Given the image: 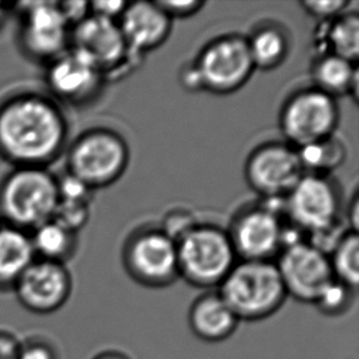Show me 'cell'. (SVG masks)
I'll return each instance as SVG.
<instances>
[{"label": "cell", "instance_id": "obj_5", "mask_svg": "<svg viewBox=\"0 0 359 359\" xmlns=\"http://www.w3.org/2000/svg\"><path fill=\"white\" fill-rule=\"evenodd\" d=\"M175 243L180 278L190 286L219 287L237 264L227 231L215 224H195Z\"/></svg>", "mask_w": 359, "mask_h": 359}, {"label": "cell", "instance_id": "obj_27", "mask_svg": "<svg viewBox=\"0 0 359 359\" xmlns=\"http://www.w3.org/2000/svg\"><path fill=\"white\" fill-rule=\"evenodd\" d=\"M90 219V205L59 201L53 219L65 229L79 233Z\"/></svg>", "mask_w": 359, "mask_h": 359}, {"label": "cell", "instance_id": "obj_36", "mask_svg": "<svg viewBox=\"0 0 359 359\" xmlns=\"http://www.w3.org/2000/svg\"><path fill=\"white\" fill-rule=\"evenodd\" d=\"M358 219H359V198L358 193L353 195L348 205V212H347V219H348V231L351 232H357L358 233Z\"/></svg>", "mask_w": 359, "mask_h": 359}, {"label": "cell", "instance_id": "obj_16", "mask_svg": "<svg viewBox=\"0 0 359 359\" xmlns=\"http://www.w3.org/2000/svg\"><path fill=\"white\" fill-rule=\"evenodd\" d=\"M13 292L26 311L36 316H49L68 303L73 293V277L67 265L36 257Z\"/></svg>", "mask_w": 359, "mask_h": 359}, {"label": "cell", "instance_id": "obj_35", "mask_svg": "<svg viewBox=\"0 0 359 359\" xmlns=\"http://www.w3.org/2000/svg\"><path fill=\"white\" fill-rule=\"evenodd\" d=\"M21 340L10 331L0 330V359H19Z\"/></svg>", "mask_w": 359, "mask_h": 359}, {"label": "cell", "instance_id": "obj_37", "mask_svg": "<svg viewBox=\"0 0 359 359\" xmlns=\"http://www.w3.org/2000/svg\"><path fill=\"white\" fill-rule=\"evenodd\" d=\"M93 359H131L129 355L119 352V351H103L100 352L98 355H95Z\"/></svg>", "mask_w": 359, "mask_h": 359}, {"label": "cell", "instance_id": "obj_15", "mask_svg": "<svg viewBox=\"0 0 359 359\" xmlns=\"http://www.w3.org/2000/svg\"><path fill=\"white\" fill-rule=\"evenodd\" d=\"M276 264L287 297L314 304L335 280L330 259L311 243L297 241L282 249Z\"/></svg>", "mask_w": 359, "mask_h": 359}, {"label": "cell", "instance_id": "obj_34", "mask_svg": "<svg viewBox=\"0 0 359 359\" xmlns=\"http://www.w3.org/2000/svg\"><path fill=\"white\" fill-rule=\"evenodd\" d=\"M58 4L70 27H74L91 14L90 1H58Z\"/></svg>", "mask_w": 359, "mask_h": 359}, {"label": "cell", "instance_id": "obj_18", "mask_svg": "<svg viewBox=\"0 0 359 359\" xmlns=\"http://www.w3.org/2000/svg\"><path fill=\"white\" fill-rule=\"evenodd\" d=\"M238 318L219 292H206L190 306L188 324L200 340L217 344L229 339L238 329Z\"/></svg>", "mask_w": 359, "mask_h": 359}, {"label": "cell", "instance_id": "obj_22", "mask_svg": "<svg viewBox=\"0 0 359 359\" xmlns=\"http://www.w3.org/2000/svg\"><path fill=\"white\" fill-rule=\"evenodd\" d=\"M316 42L320 54H334L358 63L359 14L357 10H348L336 19L320 22Z\"/></svg>", "mask_w": 359, "mask_h": 359}, {"label": "cell", "instance_id": "obj_23", "mask_svg": "<svg viewBox=\"0 0 359 359\" xmlns=\"http://www.w3.org/2000/svg\"><path fill=\"white\" fill-rule=\"evenodd\" d=\"M29 238L37 259L67 265L78 252V233L49 219L29 232Z\"/></svg>", "mask_w": 359, "mask_h": 359}, {"label": "cell", "instance_id": "obj_17", "mask_svg": "<svg viewBox=\"0 0 359 359\" xmlns=\"http://www.w3.org/2000/svg\"><path fill=\"white\" fill-rule=\"evenodd\" d=\"M131 53L137 57L160 48L170 37L173 20L155 1L128 3L118 21Z\"/></svg>", "mask_w": 359, "mask_h": 359}, {"label": "cell", "instance_id": "obj_9", "mask_svg": "<svg viewBox=\"0 0 359 359\" xmlns=\"http://www.w3.org/2000/svg\"><path fill=\"white\" fill-rule=\"evenodd\" d=\"M20 15L18 44L36 63L47 64L70 47V31L58 1H27L11 4Z\"/></svg>", "mask_w": 359, "mask_h": 359}, {"label": "cell", "instance_id": "obj_28", "mask_svg": "<svg viewBox=\"0 0 359 359\" xmlns=\"http://www.w3.org/2000/svg\"><path fill=\"white\" fill-rule=\"evenodd\" d=\"M93 190L78 180L76 177L65 175L58 177L59 201L79 203V204H91Z\"/></svg>", "mask_w": 359, "mask_h": 359}, {"label": "cell", "instance_id": "obj_6", "mask_svg": "<svg viewBox=\"0 0 359 359\" xmlns=\"http://www.w3.org/2000/svg\"><path fill=\"white\" fill-rule=\"evenodd\" d=\"M340 118L337 100L311 86L287 98L280 109L278 126L287 144L301 150L335 135Z\"/></svg>", "mask_w": 359, "mask_h": 359}, {"label": "cell", "instance_id": "obj_8", "mask_svg": "<svg viewBox=\"0 0 359 359\" xmlns=\"http://www.w3.org/2000/svg\"><path fill=\"white\" fill-rule=\"evenodd\" d=\"M121 262L128 276L146 288H165L180 278L177 243L157 227H144L129 236Z\"/></svg>", "mask_w": 359, "mask_h": 359}, {"label": "cell", "instance_id": "obj_12", "mask_svg": "<svg viewBox=\"0 0 359 359\" xmlns=\"http://www.w3.org/2000/svg\"><path fill=\"white\" fill-rule=\"evenodd\" d=\"M306 173L298 150L281 141L257 146L244 167L248 185L265 200H285Z\"/></svg>", "mask_w": 359, "mask_h": 359}, {"label": "cell", "instance_id": "obj_20", "mask_svg": "<svg viewBox=\"0 0 359 359\" xmlns=\"http://www.w3.org/2000/svg\"><path fill=\"white\" fill-rule=\"evenodd\" d=\"M34 247L29 232L9 224L0 226V292L13 291L16 282L32 264Z\"/></svg>", "mask_w": 359, "mask_h": 359}, {"label": "cell", "instance_id": "obj_24", "mask_svg": "<svg viewBox=\"0 0 359 359\" xmlns=\"http://www.w3.org/2000/svg\"><path fill=\"white\" fill-rule=\"evenodd\" d=\"M335 280L357 291L359 283V238L347 231L329 255Z\"/></svg>", "mask_w": 359, "mask_h": 359}, {"label": "cell", "instance_id": "obj_14", "mask_svg": "<svg viewBox=\"0 0 359 359\" xmlns=\"http://www.w3.org/2000/svg\"><path fill=\"white\" fill-rule=\"evenodd\" d=\"M44 83L58 104L86 107L101 97L107 79L88 59L69 48L46 65Z\"/></svg>", "mask_w": 359, "mask_h": 359}, {"label": "cell", "instance_id": "obj_7", "mask_svg": "<svg viewBox=\"0 0 359 359\" xmlns=\"http://www.w3.org/2000/svg\"><path fill=\"white\" fill-rule=\"evenodd\" d=\"M200 91L231 95L238 91L255 72L247 36L227 34L211 39L191 62Z\"/></svg>", "mask_w": 359, "mask_h": 359}, {"label": "cell", "instance_id": "obj_1", "mask_svg": "<svg viewBox=\"0 0 359 359\" xmlns=\"http://www.w3.org/2000/svg\"><path fill=\"white\" fill-rule=\"evenodd\" d=\"M68 118L48 95L19 91L0 101V158L16 167L48 168L68 147Z\"/></svg>", "mask_w": 359, "mask_h": 359}, {"label": "cell", "instance_id": "obj_3", "mask_svg": "<svg viewBox=\"0 0 359 359\" xmlns=\"http://www.w3.org/2000/svg\"><path fill=\"white\" fill-rule=\"evenodd\" d=\"M219 294L239 321L265 320L287 299L280 272L272 262H237L219 285Z\"/></svg>", "mask_w": 359, "mask_h": 359}, {"label": "cell", "instance_id": "obj_10", "mask_svg": "<svg viewBox=\"0 0 359 359\" xmlns=\"http://www.w3.org/2000/svg\"><path fill=\"white\" fill-rule=\"evenodd\" d=\"M288 219L311 236L340 226L341 195L329 175L306 173L283 200Z\"/></svg>", "mask_w": 359, "mask_h": 359}, {"label": "cell", "instance_id": "obj_25", "mask_svg": "<svg viewBox=\"0 0 359 359\" xmlns=\"http://www.w3.org/2000/svg\"><path fill=\"white\" fill-rule=\"evenodd\" d=\"M306 173L327 175L339 168L346 160L347 150L344 142L335 135L314 145L298 150Z\"/></svg>", "mask_w": 359, "mask_h": 359}, {"label": "cell", "instance_id": "obj_31", "mask_svg": "<svg viewBox=\"0 0 359 359\" xmlns=\"http://www.w3.org/2000/svg\"><path fill=\"white\" fill-rule=\"evenodd\" d=\"M161 9L170 16V19H187L194 16L205 6V1L201 0H156Z\"/></svg>", "mask_w": 359, "mask_h": 359}, {"label": "cell", "instance_id": "obj_39", "mask_svg": "<svg viewBox=\"0 0 359 359\" xmlns=\"http://www.w3.org/2000/svg\"><path fill=\"white\" fill-rule=\"evenodd\" d=\"M1 224H3V222H1V219H0V226H1Z\"/></svg>", "mask_w": 359, "mask_h": 359}, {"label": "cell", "instance_id": "obj_29", "mask_svg": "<svg viewBox=\"0 0 359 359\" xmlns=\"http://www.w3.org/2000/svg\"><path fill=\"white\" fill-rule=\"evenodd\" d=\"M19 359H60V352L48 337L32 335L21 341Z\"/></svg>", "mask_w": 359, "mask_h": 359}, {"label": "cell", "instance_id": "obj_13", "mask_svg": "<svg viewBox=\"0 0 359 359\" xmlns=\"http://www.w3.org/2000/svg\"><path fill=\"white\" fill-rule=\"evenodd\" d=\"M237 257L244 262H271L286 243L281 216L269 204L241 210L227 231Z\"/></svg>", "mask_w": 359, "mask_h": 359}, {"label": "cell", "instance_id": "obj_4", "mask_svg": "<svg viewBox=\"0 0 359 359\" xmlns=\"http://www.w3.org/2000/svg\"><path fill=\"white\" fill-rule=\"evenodd\" d=\"M67 173L93 191L107 188L126 173L130 150L126 139L109 128H91L76 136L65 151Z\"/></svg>", "mask_w": 359, "mask_h": 359}, {"label": "cell", "instance_id": "obj_33", "mask_svg": "<svg viewBox=\"0 0 359 359\" xmlns=\"http://www.w3.org/2000/svg\"><path fill=\"white\" fill-rule=\"evenodd\" d=\"M129 1L121 0H98L90 1V13L103 19L119 21Z\"/></svg>", "mask_w": 359, "mask_h": 359}, {"label": "cell", "instance_id": "obj_32", "mask_svg": "<svg viewBox=\"0 0 359 359\" xmlns=\"http://www.w3.org/2000/svg\"><path fill=\"white\" fill-rule=\"evenodd\" d=\"M195 224L196 222L189 212H187L185 210H175L170 215L165 216V224L161 229H163L170 238L177 241Z\"/></svg>", "mask_w": 359, "mask_h": 359}, {"label": "cell", "instance_id": "obj_38", "mask_svg": "<svg viewBox=\"0 0 359 359\" xmlns=\"http://www.w3.org/2000/svg\"><path fill=\"white\" fill-rule=\"evenodd\" d=\"M10 11H11V3L5 4V3L0 1V29H3V26L6 22Z\"/></svg>", "mask_w": 359, "mask_h": 359}, {"label": "cell", "instance_id": "obj_19", "mask_svg": "<svg viewBox=\"0 0 359 359\" xmlns=\"http://www.w3.org/2000/svg\"><path fill=\"white\" fill-rule=\"evenodd\" d=\"M313 86L331 97L358 100V65L334 54H319L311 69Z\"/></svg>", "mask_w": 359, "mask_h": 359}, {"label": "cell", "instance_id": "obj_11", "mask_svg": "<svg viewBox=\"0 0 359 359\" xmlns=\"http://www.w3.org/2000/svg\"><path fill=\"white\" fill-rule=\"evenodd\" d=\"M70 49L93 63L106 79L124 75L134 68L136 59L131 53L118 21L90 14L70 31Z\"/></svg>", "mask_w": 359, "mask_h": 359}, {"label": "cell", "instance_id": "obj_21", "mask_svg": "<svg viewBox=\"0 0 359 359\" xmlns=\"http://www.w3.org/2000/svg\"><path fill=\"white\" fill-rule=\"evenodd\" d=\"M248 48L255 70L270 72L281 67L291 52V34L278 22L257 25L247 37Z\"/></svg>", "mask_w": 359, "mask_h": 359}, {"label": "cell", "instance_id": "obj_26", "mask_svg": "<svg viewBox=\"0 0 359 359\" xmlns=\"http://www.w3.org/2000/svg\"><path fill=\"white\" fill-rule=\"evenodd\" d=\"M355 290L334 280L326 287L314 306L324 316H340L350 311L355 298Z\"/></svg>", "mask_w": 359, "mask_h": 359}, {"label": "cell", "instance_id": "obj_30", "mask_svg": "<svg viewBox=\"0 0 359 359\" xmlns=\"http://www.w3.org/2000/svg\"><path fill=\"white\" fill-rule=\"evenodd\" d=\"M350 1L347 0H327V1H316V0H303L299 3L306 14L311 15L320 22H327L336 19L337 16L345 14L351 8ZM351 10V9H350Z\"/></svg>", "mask_w": 359, "mask_h": 359}, {"label": "cell", "instance_id": "obj_2", "mask_svg": "<svg viewBox=\"0 0 359 359\" xmlns=\"http://www.w3.org/2000/svg\"><path fill=\"white\" fill-rule=\"evenodd\" d=\"M58 203V177L48 168L16 167L0 182V219L25 232L53 219Z\"/></svg>", "mask_w": 359, "mask_h": 359}]
</instances>
